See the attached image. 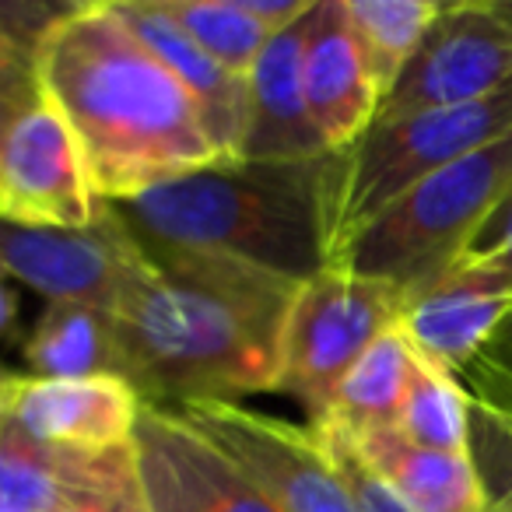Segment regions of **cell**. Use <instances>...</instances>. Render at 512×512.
Returning <instances> with one entry per match:
<instances>
[{"label": "cell", "instance_id": "cell-24", "mask_svg": "<svg viewBox=\"0 0 512 512\" xmlns=\"http://www.w3.org/2000/svg\"><path fill=\"white\" fill-rule=\"evenodd\" d=\"M67 8L46 4H0V141L18 113L39 95L36 53L50 25Z\"/></svg>", "mask_w": 512, "mask_h": 512}, {"label": "cell", "instance_id": "cell-22", "mask_svg": "<svg viewBox=\"0 0 512 512\" xmlns=\"http://www.w3.org/2000/svg\"><path fill=\"white\" fill-rule=\"evenodd\" d=\"M397 432L435 453H470V400L456 376L414 351V372L400 407Z\"/></svg>", "mask_w": 512, "mask_h": 512}, {"label": "cell", "instance_id": "cell-13", "mask_svg": "<svg viewBox=\"0 0 512 512\" xmlns=\"http://www.w3.org/2000/svg\"><path fill=\"white\" fill-rule=\"evenodd\" d=\"M302 88L330 155L351 148L376 120L383 95L351 32L344 0H316L302 53Z\"/></svg>", "mask_w": 512, "mask_h": 512}, {"label": "cell", "instance_id": "cell-8", "mask_svg": "<svg viewBox=\"0 0 512 512\" xmlns=\"http://www.w3.org/2000/svg\"><path fill=\"white\" fill-rule=\"evenodd\" d=\"M176 411L232 456L278 512H355L341 474L309 425H292L239 400H193Z\"/></svg>", "mask_w": 512, "mask_h": 512}, {"label": "cell", "instance_id": "cell-7", "mask_svg": "<svg viewBox=\"0 0 512 512\" xmlns=\"http://www.w3.org/2000/svg\"><path fill=\"white\" fill-rule=\"evenodd\" d=\"M512 88V18L502 0L442 4L376 120L467 106ZM372 120V123H376Z\"/></svg>", "mask_w": 512, "mask_h": 512}, {"label": "cell", "instance_id": "cell-16", "mask_svg": "<svg viewBox=\"0 0 512 512\" xmlns=\"http://www.w3.org/2000/svg\"><path fill=\"white\" fill-rule=\"evenodd\" d=\"M313 15V11H309ZM309 15L271 36L249 74V127L239 162H309L330 155L316 130L302 88Z\"/></svg>", "mask_w": 512, "mask_h": 512}, {"label": "cell", "instance_id": "cell-10", "mask_svg": "<svg viewBox=\"0 0 512 512\" xmlns=\"http://www.w3.org/2000/svg\"><path fill=\"white\" fill-rule=\"evenodd\" d=\"M99 207L71 127L39 88L0 141V218L36 228H85L99 218Z\"/></svg>", "mask_w": 512, "mask_h": 512}, {"label": "cell", "instance_id": "cell-9", "mask_svg": "<svg viewBox=\"0 0 512 512\" xmlns=\"http://www.w3.org/2000/svg\"><path fill=\"white\" fill-rule=\"evenodd\" d=\"M144 264V246L106 200L99 218L85 228H36L0 218V267L46 302L113 309Z\"/></svg>", "mask_w": 512, "mask_h": 512}, {"label": "cell", "instance_id": "cell-14", "mask_svg": "<svg viewBox=\"0 0 512 512\" xmlns=\"http://www.w3.org/2000/svg\"><path fill=\"white\" fill-rule=\"evenodd\" d=\"M141 393L120 376L25 379L8 414L36 439L74 453H109L134 442Z\"/></svg>", "mask_w": 512, "mask_h": 512}, {"label": "cell", "instance_id": "cell-29", "mask_svg": "<svg viewBox=\"0 0 512 512\" xmlns=\"http://www.w3.org/2000/svg\"><path fill=\"white\" fill-rule=\"evenodd\" d=\"M8 274L0 267V334H8V327L15 323L18 316V299H15V288L8 285Z\"/></svg>", "mask_w": 512, "mask_h": 512}, {"label": "cell", "instance_id": "cell-4", "mask_svg": "<svg viewBox=\"0 0 512 512\" xmlns=\"http://www.w3.org/2000/svg\"><path fill=\"white\" fill-rule=\"evenodd\" d=\"M512 186V130L446 165L358 228L327 267L386 281L404 299L453 267Z\"/></svg>", "mask_w": 512, "mask_h": 512}, {"label": "cell", "instance_id": "cell-27", "mask_svg": "<svg viewBox=\"0 0 512 512\" xmlns=\"http://www.w3.org/2000/svg\"><path fill=\"white\" fill-rule=\"evenodd\" d=\"M456 383L474 407L512 421V313L491 334V341L456 372Z\"/></svg>", "mask_w": 512, "mask_h": 512}, {"label": "cell", "instance_id": "cell-2", "mask_svg": "<svg viewBox=\"0 0 512 512\" xmlns=\"http://www.w3.org/2000/svg\"><path fill=\"white\" fill-rule=\"evenodd\" d=\"M36 67L106 204L221 162L197 102L113 0L67 4L39 43Z\"/></svg>", "mask_w": 512, "mask_h": 512}, {"label": "cell", "instance_id": "cell-15", "mask_svg": "<svg viewBox=\"0 0 512 512\" xmlns=\"http://www.w3.org/2000/svg\"><path fill=\"white\" fill-rule=\"evenodd\" d=\"M134 36L176 74L200 109V120L221 162H239L249 127V81L218 67L162 8V0H113Z\"/></svg>", "mask_w": 512, "mask_h": 512}, {"label": "cell", "instance_id": "cell-23", "mask_svg": "<svg viewBox=\"0 0 512 512\" xmlns=\"http://www.w3.org/2000/svg\"><path fill=\"white\" fill-rule=\"evenodd\" d=\"M172 22L235 78H249L271 32L246 15L242 0H162Z\"/></svg>", "mask_w": 512, "mask_h": 512}, {"label": "cell", "instance_id": "cell-25", "mask_svg": "<svg viewBox=\"0 0 512 512\" xmlns=\"http://www.w3.org/2000/svg\"><path fill=\"white\" fill-rule=\"evenodd\" d=\"M60 512H148L134 446L88 456Z\"/></svg>", "mask_w": 512, "mask_h": 512}, {"label": "cell", "instance_id": "cell-32", "mask_svg": "<svg viewBox=\"0 0 512 512\" xmlns=\"http://www.w3.org/2000/svg\"><path fill=\"white\" fill-rule=\"evenodd\" d=\"M0 418H4V411H0Z\"/></svg>", "mask_w": 512, "mask_h": 512}, {"label": "cell", "instance_id": "cell-5", "mask_svg": "<svg viewBox=\"0 0 512 512\" xmlns=\"http://www.w3.org/2000/svg\"><path fill=\"white\" fill-rule=\"evenodd\" d=\"M512 130V88L449 109L376 120L351 148L327 155L323 207L330 256L379 211L432 172L474 155Z\"/></svg>", "mask_w": 512, "mask_h": 512}, {"label": "cell", "instance_id": "cell-31", "mask_svg": "<svg viewBox=\"0 0 512 512\" xmlns=\"http://www.w3.org/2000/svg\"><path fill=\"white\" fill-rule=\"evenodd\" d=\"M0 512H22V509H15V505H8V502H0Z\"/></svg>", "mask_w": 512, "mask_h": 512}, {"label": "cell", "instance_id": "cell-19", "mask_svg": "<svg viewBox=\"0 0 512 512\" xmlns=\"http://www.w3.org/2000/svg\"><path fill=\"white\" fill-rule=\"evenodd\" d=\"M411 372L414 348L397 323L358 358L355 369L344 376L330 414L316 425H334L348 435L397 428L400 407H404L407 386H411Z\"/></svg>", "mask_w": 512, "mask_h": 512}, {"label": "cell", "instance_id": "cell-3", "mask_svg": "<svg viewBox=\"0 0 512 512\" xmlns=\"http://www.w3.org/2000/svg\"><path fill=\"white\" fill-rule=\"evenodd\" d=\"M323 169L327 155L214 162L109 207L144 249L228 256L306 285L330 264Z\"/></svg>", "mask_w": 512, "mask_h": 512}, {"label": "cell", "instance_id": "cell-6", "mask_svg": "<svg viewBox=\"0 0 512 512\" xmlns=\"http://www.w3.org/2000/svg\"><path fill=\"white\" fill-rule=\"evenodd\" d=\"M404 292L386 281L355 278L327 267L299 288L281 337V369L274 390L306 407L309 425L334 407L344 376L358 358L400 323Z\"/></svg>", "mask_w": 512, "mask_h": 512}, {"label": "cell", "instance_id": "cell-21", "mask_svg": "<svg viewBox=\"0 0 512 512\" xmlns=\"http://www.w3.org/2000/svg\"><path fill=\"white\" fill-rule=\"evenodd\" d=\"M344 8H348L351 32L362 46L372 81L386 99L425 32L432 29L442 4L435 0H344Z\"/></svg>", "mask_w": 512, "mask_h": 512}, {"label": "cell", "instance_id": "cell-17", "mask_svg": "<svg viewBox=\"0 0 512 512\" xmlns=\"http://www.w3.org/2000/svg\"><path fill=\"white\" fill-rule=\"evenodd\" d=\"M351 439L414 512H488L470 453L421 449L407 442L397 428H379Z\"/></svg>", "mask_w": 512, "mask_h": 512}, {"label": "cell", "instance_id": "cell-28", "mask_svg": "<svg viewBox=\"0 0 512 512\" xmlns=\"http://www.w3.org/2000/svg\"><path fill=\"white\" fill-rule=\"evenodd\" d=\"M453 267H498V271H512V186L498 207L488 214L474 239L463 246V253L453 260Z\"/></svg>", "mask_w": 512, "mask_h": 512}, {"label": "cell", "instance_id": "cell-1", "mask_svg": "<svg viewBox=\"0 0 512 512\" xmlns=\"http://www.w3.org/2000/svg\"><path fill=\"white\" fill-rule=\"evenodd\" d=\"M144 253V271L109 309L120 376L141 400L183 407L274 390L299 281L228 256Z\"/></svg>", "mask_w": 512, "mask_h": 512}, {"label": "cell", "instance_id": "cell-30", "mask_svg": "<svg viewBox=\"0 0 512 512\" xmlns=\"http://www.w3.org/2000/svg\"><path fill=\"white\" fill-rule=\"evenodd\" d=\"M25 379H29V376H22V372H11V369H4V365H0V411H8L11 400H15L18 390H22Z\"/></svg>", "mask_w": 512, "mask_h": 512}, {"label": "cell", "instance_id": "cell-12", "mask_svg": "<svg viewBox=\"0 0 512 512\" xmlns=\"http://www.w3.org/2000/svg\"><path fill=\"white\" fill-rule=\"evenodd\" d=\"M512 313V271L449 267L404 299L400 330L411 348L449 376L463 369Z\"/></svg>", "mask_w": 512, "mask_h": 512}, {"label": "cell", "instance_id": "cell-26", "mask_svg": "<svg viewBox=\"0 0 512 512\" xmlns=\"http://www.w3.org/2000/svg\"><path fill=\"white\" fill-rule=\"evenodd\" d=\"M309 428H313L316 439L323 442L330 463H334V470L341 474L355 512H414L411 505H407V498L358 453L355 439H351L348 432H341V428H334V425H309Z\"/></svg>", "mask_w": 512, "mask_h": 512}, {"label": "cell", "instance_id": "cell-11", "mask_svg": "<svg viewBox=\"0 0 512 512\" xmlns=\"http://www.w3.org/2000/svg\"><path fill=\"white\" fill-rule=\"evenodd\" d=\"M130 446L148 512H278L176 407L144 400Z\"/></svg>", "mask_w": 512, "mask_h": 512}, {"label": "cell", "instance_id": "cell-18", "mask_svg": "<svg viewBox=\"0 0 512 512\" xmlns=\"http://www.w3.org/2000/svg\"><path fill=\"white\" fill-rule=\"evenodd\" d=\"M22 355L32 379L120 376L109 309L88 302H46L43 316L25 337Z\"/></svg>", "mask_w": 512, "mask_h": 512}, {"label": "cell", "instance_id": "cell-20", "mask_svg": "<svg viewBox=\"0 0 512 512\" xmlns=\"http://www.w3.org/2000/svg\"><path fill=\"white\" fill-rule=\"evenodd\" d=\"M95 453H74L25 432L8 411L0 418V502L22 512H60L81 467Z\"/></svg>", "mask_w": 512, "mask_h": 512}]
</instances>
